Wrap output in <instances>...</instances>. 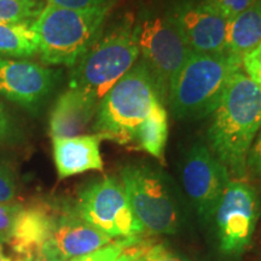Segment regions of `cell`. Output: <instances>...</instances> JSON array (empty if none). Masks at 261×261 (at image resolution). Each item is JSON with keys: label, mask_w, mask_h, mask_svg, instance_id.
Wrapping results in <instances>:
<instances>
[{"label": "cell", "mask_w": 261, "mask_h": 261, "mask_svg": "<svg viewBox=\"0 0 261 261\" xmlns=\"http://www.w3.org/2000/svg\"><path fill=\"white\" fill-rule=\"evenodd\" d=\"M260 127L261 87L238 71L212 114L207 132L208 148L236 179L247 174L248 154Z\"/></svg>", "instance_id": "cell-1"}, {"label": "cell", "mask_w": 261, "mask_h": 261, "mask_svg": "<svg viewBox=\"0 0 261 261\" xmlns=\"http://www.w3.org/2000/svg\"><path fill=\"white\" fill-rule=\"evenodd\" d=\"M139 241L140 237L120 238L119 241H113L112 243L107 244L106 247L100 248V249L96 250V252L76 257V259L69 261H115L116 257L119 256L123 250L132 247L133 244L138 243Z\"/></svg>", "instance_id": "cell-21"}, {"label": "cell", "mask_w": 261, "mask_h": 261, "mask_svg": "<svg viewBox=\"0 0 261 261\" xmlns=\"http://www.w3.org/2000/svg\"><path fill=\"white\" fill-rule=\"evenodd\" d=\"M247 171L252 173L254 177L261 179V127L248 154Z\"/></svg>", "instance_id": "cell-28"}, {"label": "cell", "mask_w": 261, "mask_h": 261, "mask_svg": "<svg viewBox=\"0 0 261 261\" xmlns=\"http://www.w3.org/2000/svg\"><path fill=\"white\" fill-rule=\"evenodd\" d=\"M57 218L44 205L22 208L9 240L11 255L19 261H33L51 240Z\"/></svg>", "instance_id": "cell-13"}, {"label": "cell", "mask_w": 261, "mask_h": 261, "mask_svg": "<svg viewBox=\"0 0 261 261\" xmlns=\"http://www.w3.org/2000/svg\"><path fill=\"white\" fill-rule=\"evenodd\" d=\"M242 69L261 87V44L243 58Z\"/></svg>", "instance_id": "cell-27"}, {"label": "cell", "mask_w": 261, "mask_h": 261, "mask_svg": "<svg viewBox=\"0 0 261 261\" xmlns=\"http://www.w3.org/2000/svg\"><path fill=\"white\" fill-rule=\"evenodd\" d=\"M10 135H11V121L5 108L0 104V142L8 138Z\"/></svg>", "instance_id": "cell-31"}, {"label": "cell", "mask_w": 261, "mask_h": 261, "mask_svg": "<svg viewBox=\"0 0 261 261\" xmlns=\"http://www.w3.org/2000/svg\"><path fill=\"white\" fill-rule=\"evenodd\" d=\"M16 181L14 173L6 163L0 162V203H9L15 198Z\"/></svg>", "instance_id": "cell-26"}, {"label": "cell", "mask_w": 261, "mask_h": 261, "mask_svg": "<svg viewBox=\"0 0 261 261\" xmlns=\"http://www.w3.org/2000/svg\"><path fill=\"white\" fill-rule=\"evenodd\" d=\"M230 180L227 168L208 145L197 142L189 148L181 166V181L192 207L205 223L213 220Z\"/></svg>", "instance_id": "cell-10"}, {"label": "cell", "mask_w": 261, "mask_h": 261, "mask_svg": "<svg viewBox=\"0 0 261 261\" xmlns=\"http://www.w3.org/2000/svg\"><path fill=\"white\" fill-rule=\"evenodd\" d=\"M169 12L194 54L226 52L228 21L207 8L202 0H184Z\"/></svg>", "instance_id": "cell-11"}, {"label": "cell", "mask_w": 261, "mask_h": 261, "mask_svg": "<svg viewBox=\"0 0 261 261\" xmlns=\"http://www.w3.org/2000/svg\"><path fill=\"white\" fill-rule=\"evenodd\" d=\"M142 260L143 261H188L178 254L168 249L165 244H151L142 242Z\"/></svg>", "instance_id": "cell-24"}, {"label": "cell", "mask_w": 261, "mask_h": 261, "mask_svg": "<svg viewBox=\"0 0 261 261\" xmlns=\"http://www.w3.org/2000/svg\"><path fill=\"white\" fill-rule=\"evenodd\" d=\"M256 0H202V3L223 16L228 22L249 9Z\"/></svg>", "instance_id": "cell-22"}, {"label": "cell", "mask_w": 261, "mask_h": 261, "mask_svg": "<svg viewBox=\"0 0 261 261\" xmlns=\"http://www.w3.org/2000/svg\"><path fill=\"white\" fill-rule=\"evenodd\" d=\"M33 261H65V260L57 253V250L51 246V243L47 242L44 247L41 248V250L37 254V256L33 259Z\"/></svg>", "instance_id": "cell-30"}, {"label": "cell", "mask_w": 261, "mask_h": 261, "mask_svg": "<svg viewBox=\"0 0 261 261\" xmlns=\"http://www.w3.org/2000/svg\"><path fill=\"white\" fill-rule=\"evenodd\" d=\"M115 0H47V4L71 10L112 9Z\"/></svg>", "instance_id": "cell-25"}, {"label": "cell", "mask_w": 261, "mask_h": 261, "mask_svg": "<svg viewBox=\"0 0 261 261\" xmlns=\"http://www.w3.org/2000/svg\"><path fill=\"white\" fill-rule=\"evenodd\" d=\"M261 44V0L228 22L226 52L242 63L249 52Z\"/></svg>", "instance_id": "cell-17"}, {"label": "cell", "mask_w": 261, "mask_h": 261, "mask_svg": "<svg viewBox=\"0 0 261 261\" xmlns=\"http://www.w3.org/2000/svg\"><path fill=\"white\" fill-rule=\"evenodd\" d=\"M99 135L52 138L54 159L60 179L81 174L87 171H102Z\"/></svg>", "instance_id": "cell-15"}, {"label": "cell", "mask_w": 261, "mask_h": 261, "mask_svg": "<svg viewBox=\"0 0 261 261\" xmlns=\"http://www.w3.org/2000/svg\"><path fill=\"white\" fill-rule=\"evenodd\" d=\"M75 213L112 238L139 237L145 232L132 212L122 184L113 177H104L85 188Z\"/></svg>", "instance_id": "cell-8"}, {"label": "cell", "mask_w": 261, "mask_h": 261, "mask_svg": "<svg viewBox=\"0 0 261 261\" xmlns=\"http://www.w3.org/2000/svg\"><path fill=\"white\" fill-rule=\"evenodd\" d=\"M99 100L77 90L69 89L58 97L50 116L52 138L80 136L96 115Z\"/></svg>", "instance_id": "cell-16"}, {"label": "cell", "mask_w": 261, "mask_h": 261, "mask_svg": "<svg viewBox=\"0 0 261 261\" xmlns=\"http://www.w3.org/2000/svg\"><path fill=\"white\" fill-rule=\"evenodd\" d=\"M22 208L18 203H0V243H6L9 240Z\"/></svg>", "instance_id": "cell-23"}, {"label": "cell", "mask_w": 261, "mask_h": 261, "mask_svg": "<svg viewBox=\"0 0 261 261\" xmlns=\"http://www.w3.org/2000/svg\"><path fill=\"white\" fill-rule=\"evenodd\" d=\"M42 9L41 0H0V23L34 22Z\"/></svg>", "instance_id": "cell-20"}, {"label": "cell", "mask_w": 261, "mask_h": 261, "mask_svg": "<svg viewBox=\"0 0 261 261\" xmlns=\"http://www.w3.org/2000/svg\"><path fill=\"white\" fill-rule=\"evenodd\" d=\"M136 31L142 62L154 80L160 100L166 102L175 75L194 52L169 11L145 16L136 23Z\"/></svg>", "instance_id": "cell-7"}, {"label": "cell", "mask_w": 261, "mask_h": 261, "mask_svg": "<svg viewBox=\"0 0 261 261\" xmlns=\"http://www.w3.org/2000/svg\"><path fill=\"white\" fill-rule=\"evenodd\" d=\"M135 19L125 15L116 25L100 34L86 55L74 65L69 89L99 100L132 69L139 57Z\"/></svg>", "instance_id": "cell-3"}, {"label": "cell", "mask_w": 261, "mask_h": 261, "mask_svg": "<svg viewBox=\"0 0 261 261\" xmlns=\"http://www.w3.org/2000/svg\"><path fill=\"white\" fill-rule=\"evenodd\" d=\"M168 138V116L165 106L158 99L150 110L149 116L139 126L135 140L139 148L152 158L163 161Z\"/></svg>", "instance_id": "cell-18"}, {"label": "cell", "mask_w": 261, "mask_h": 261, "mask_svg": "<svg viewBox=\"0 0 261 261\" xmlns=\"http://www.w3.org/2000/svg\"><path fill=\"white\" fill-rule=\"evenodd\" d=\"M56 73L34 62L0 57V94L28 110H37L50 96Z\"/></svg>", "instance_id": "cell-12"}, {"label": "cell", "mask_w": 261, "mask_h": 261, "mask_svg": "<svg viewBox=\"0 0 261 261\" xmlns=\"http://www.w3.org/2000/svg\"><path fill=\"white\" fill-rule=\"evenodd\" d=\"M142 242L140 240L138 243L133 244L132 247L127 248L126 250L116 257L115 261H143L142 260Z\"/></svg>", "instance_id": "cell-29"}, {"label": "cell", "mask_w": 261, "mask_h": 261, "mask_svg": "<svg viewBox=\"0 0 261 261\" xmlns=\"http://www.w3.org/2000/svg\"><path fill=\"white\" fill-rule=\"evenodd\" d=\"M0 261H19V260H16L11 254H6L4 249V243H0Z\"/></svg>", "instance_id": "cell-32"}, {"label": "cell", "mask_w": 261, "mask_h": 261, "mask_svg": "<svg viewBox=\"0 0 261 261\" xmlns=\"http://www.w3.org/2000/svg\"><path fill=\"white\" fill-rule=\"evenodd\" d=\"M242 70V63L227 52L192 54L169 87L167 100L173 115L181 120L212 115L231 79Z\"/></svg>", "instance_id": "cell-2"}, {"label": "cell", "mask_w": 261, "mask_h": 261, "mask_svg": "<svg viewBox=\"0 0 261 261\" xmlns=\"http://www.w3.org/2000/svg\"><path fill=\"white\" fill-rule=\"evenodd\" d=\"M121 184L132 212L145 231L155 234L178 232L180 205L161 171L145 163H130L122 168Z\"/></svg>", "instance_id": "cell-6"}, {"label": "cell", "mask_w": 261, "mask_h": 261, "mask_svg": "<svg viewBox=\"0 0 261 261\" xmlns=\"http://www.w3.org/2000/svg\"><path fill=\"white\" fill-rule=\"evenodd\" d=\"M158 99L154 80L140 61L100 99L93 128L103 139L129 144Z\"/></svg>", "instance_id": "cell-5"}, {"label": "cell", "mask_w": 261, "mask_h": 261, "mask_svg": "<svg viewBox=\"0 0 261 261\" xmlns=\"http://www.w3.org/2000/svg\"><path fill=\"white\" fill-rule=\"evenodd\" d=\"M114 238L81 219L74 212L57 218L56 226L48 242L65 261L87 255L107 244Z\"/></svg>", "instance_id": "cell-14"}, {"label": "cell", "mask_w": 261, "mask_h": 261, "mask_svg": "<svg viewBox=\"0 0 261 261\" xmlns=\"http://www.w3.org/2000/svg\"><path fill=\"white\" fill-rule=\"evenodd\" d=\"M260 213L256 189L242 179H231L213 217L219 249L225 256H238L249 247Z\"/></svg>", "instance_id": "cell-9"}, {"label": "cell", "mask_w": 261, "mask_h": 261, "mask_svg": "<svg viewBox=\"0 0 261 261\" xmlns=\"http://www.w3.org/2000/svg\"><path fill=\"white\" fill-rule=\"evenodd\" d=\"M33 22L0 23V57L28 58L39 52Z\"/></svg>", "instance_id": "cell-19"}, {"label": "cell", "mask_w": 261, "mask_h": 261, "mask_svg": "<svg viewBox=\"0 0 261 261\" xmlns=\"http://www.w3.org/2000/svg\"><path fill=\"white\" fill-rule=\"evenodd\" d=\"M110 9L71 10L47 4L32 27L47 64L74 67L100 37Z\"/></svg>", "instance_id": "cell-4"}]
</instances>
